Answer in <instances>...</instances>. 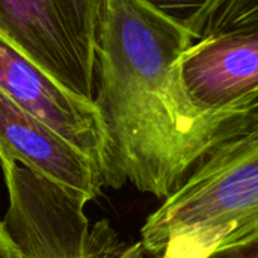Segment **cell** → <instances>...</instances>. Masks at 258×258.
Returning <instances> with one entry per match:
<instances>
[{
  "label": "cell",
  "instance_id": "cell-1",
  "mask_svg": "<svg viewBox=\"0 0 258 258\" xmlns=\"http://www.w3.org/2000/svg\"><path fill=\"white\" fill-rule=\"evenodd\" d=\"M194 41L144 0H107L94 97L107 142L104 187L132 183L166 200L248 113H204L194 104L178 65Z\"/></svg>",
  "mask_w": 258,
  "mask_h": 258
},
{
  "label": "cell",
  "instance_id": "cell-2",
  "mask_svg": "<svg viewBox=\"0 0 258 258\" xmlns=\"http://www.w3.org/2000/svg\"><path fill=\"white\" fill-rule=\"evenodd\" d=\"M206 231L231 245L258 234V109L243 115L141 228V245L160 257L166 242Z\"/></svg>",
  "mask_w": 258,
  "mask_h": 258
},
{
  "label": "cell",
  "instance_id": "cell-3",
  "mask_svg": "<svg viewBox=\"0 0 258 258\" xmlns=\"http://www.w3.org/2000/svg\"><path fill=\"white\" fill-rule=\"evenodd\" d=\"M8 190L3 222L23 258H157L107 219L91 222L86 203L15 162L0 160Z\"/></svg>",
  "mask_w": 258,
  "mask_h": 258
},
{
  "label": "cell",
  "instance_id": "cell-4",
  "mask_svg": "<svg viewBox=\"0 0 258 258\" xmlns=\"http://www.w3.org/2000/svg\"><path fill=\"white\" fill-rule=\"evenodd\" d=\"M107 0H0V35L73 94L94 101Z\"/></svg>",
  "mask_w": 258,
  "mask_h": 258
},
{
  "label": "cell",
  "instance_id": "cell-5",
  "mask_svg": "<svg viewBox=\"0 0 258 258\" xmlns=\"http://www.w3.org/2000/svg\"><path fill=\"white\" fill-rule=\"evenodd\" d=\"M0 91L88 156L103 178L107 142L94 101L73 94L2 35Z\"/></svg>",
  "mask_w": 258,
  "mask_h": 258
},
{
  "label": "cell",
  "instance_id": "cell-6",
  "mask_svg": "<svg viewBox=\"0 0 258 258\" xmlns=\"http://www.w3.org/2000/svg\"><path fill=\"white\" fill-rule=\"evenodd\" d=\"M178 65L190 100L204 113L258 109V29L203 36Z\"/></svg>",
  "mask_w": 258,
  "mask_h": 258
},
{
  "label": "cell",
  "instance_id": "cell-7",
  "mask_svg": "<svg viewBox=\"0 0 258 258\" xmlns=\"http://www.w3.org/2000/svg\"><path fill=\"white\" fill-rule=\"evenodd\" d=\"M0 160L15 162L86 204L104 187L97 165L0 91Z\"/></svg>",
  "mask_w": 258,
  "mask_h": 258
},
{
  "label": "cell",
  "instance_id": "cell-8",
  "mask_svg": "<svg viewBox=\"0 0 258 258\" xmlns=\"http://www.w3.org/2000/svg\"><path fill=\"white\" fill-rule=\"evenodd\" d=\"M147 5L181 26L197 41L207 20L222 0H144Z\"/></svg>",
  "mask_w": 258,
  "mask_h": 258
},
{
  "label": "cell",
  "instance_id": "cell-9",
  "mask_svg": "<svg viewBox=\"0 0 258 258\" xmlns=\"http://www.w3.org/2000/svg\"><path fill=\"white\" fill-rule=\"evenodd\" d=\"M258 29V0H222L206 23L203 36Z\"/></svg>",
  "mask_w": 258,
  "mask_h": 258
},
{
  "label": "cell",
  "instance_id": "cell-10",
  "mask_svg": "<svg viewBox=\"0 0 258 258\" xmlns=\"http://www.w3.org/2000/svg\"><path fill=\"white\" fill-rule=\"evenodd\" d=\"M221 237L206 231H189L171 237L157 258H206L218 245Z\"/></svg>",
  "mask_w": 258,
  "mask_h": 258
},
{
  "label": "cell",
  "instance_id": "cell-11",
  "mask_svg": "<svg viewBox=\"0 0 258 258\" xmlns=\"http://www.w3.org/2000/svg\"><path fill=\"white\" fill-rule=\"evenodd\" d=\"M206 258H258V234L231 245H218Z\"/></svg>",
  "mask_w": 258,
  "mask_h": 258
},
{
  "label": "cell",
  "instance_id": "cell-12",
  "mask_svg": "<svg viewBox=\"0 0 258 258\" xmlns=\"http://www.w3.org/2000/svg\"><path fill=\"white\" fill-rule=\"evenodd\" d=\"M0 258H23L20 246L9 234L3 221H0Z\"/></svg>",
  "mask_w": 258,
  "mask_h": 258
}]
</instances>
